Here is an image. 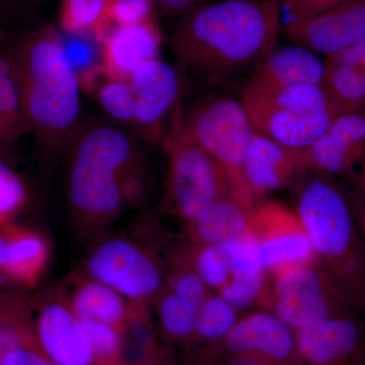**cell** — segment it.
<instances>
[{
    "label": "cell",
    "instance_id": "cell-1",
    "mask_svg": "<svg viewBox=\"0 0 365 365\" xmlns=\"http://www.w3.org/2000/svg\"><path fill=\"white\" fill-rule=\"evenodd\" d=\"M282 25L281 0H218L180 16L168 45L199 76H225L256 67L277 46Z\"/></svg>",
    "mask_w": 365,
    "mask_h": 365
},
{
    "label": "cell",
    "instance_id": "cell-2",
    "mask_svg": "<svg viewBox=\"0 0 365 365\" xmlns=\"http://www.w3.org/2000/svg\"><path fill=\"white\" fill-rule=\"evenodd\" d=\"M143 190V155L129 134L104 124L79 134L67 175V197L78 222L105 225Z\"/></svg>",
    "mask_w": 365,
    "mask_h": 365
},
{
    "label": "cell",
    "instance_id": "cell-3",
    "mask_svg": "<svg viewBox=\"0 0 365 365\" xmlns=\"http://www.w3.org/2000/svg\"><path fill=\"white\" fill-rule=\"evenodd\" d=\"M26 127L45 150L71 135L81 112V81L67 61L61 35L52 26L26 38L13 64Z\"/></svg>",
    "mask_w": 365,
    "mask_h": 365
},
{
    "label": "cell",
    "instance_id": "cell-4",
    "mask_svg": "<svg viewBox=\"0 0 365 365\" xmlns=\"http://www.w3.org/2000/svg\"><path fill=\"white\" fill-rule=\"evenodd\" d=\"M327 176L307 172L299 178L295 212L338 294L365 311V246L355 215Z\"/></svg>",
    "mask_w": 365,
    "mask_h": 365
},
{
    "label": "cell",
    "instance_id": "cell-5",
    "mask_svg": "<svg viewBox=\"0 0 365 365\" xmlns=\"http://www.w3.org/2000/svg\"><path fill=\"white\" fill-rule=\"evenodd\" d=\"M241 103L257 131L297 150L309 148L336 118L322 86H272L251 79Z\"/></svg>",
    "mask_w": 365,
    "mask_h": 365
},
{
    "label": "cell",
    "instance_id": "cell-6",
    "mask_svg": "<svg viewBox=\"0 0 365 365\" xmlns=\"http://www.w3.org/2000/svg\"><path fill=\"white\" fill-rule=\"evenodd\" d=\"M180 129L225 170L241 200L251 207L258 204L244 177L245 158L256 129L241 102L222 96L206 98L182 115Z\"/></svg>",
    "mask_w": 365,
    "mask_h": 365
},
{
    "label": "cell",
    "instance_id": "cell-7",
    "mask_svg": "<svg viewBox=\"0 0 365 365\" xmlns=\"http://www.w3.org/2000/svg\"><path fill=\"white\" fill-rule=\"evenodd\" d=\"M162 145L168 157L165 204L186 225L216 200L237 196L225 170L180 126Z\"/></svg>",
    "mask_w": 365,
    "mask_h": 365
},
{
    "label": "cell",
    "instance_id": "cell-8",
    "mask_svg": "<svg viewBox=\"0 0 365 365\" xmlns=\"http://www.w3.org/2000/svg\"><path fill=\"white\" fill-rule=\"evenodd\" d=\"M262 309L270 312L294 331L359 312L338 294L317 258L269 275Z\"/></svg>",
    "mask_w": 365,
    "mask_h": 365
},
{
    "label": "cell",
    "instance_id": "cell-9",
    "mask_svg": "<svg viewBox=\"0 0 365 365\" xmlns=\"http://www.w3.org/2000/svg\"><path fill=\"white\" fill-rule=\"evenodd\" d=\"M88 278L116 290L132 304H150L162 292L168 273L157 254L127 237H112L91 251Z\"/></svg>",
    "mask_w": 365,
    "mask_h": 365
},
{
    "label": "cell",
    "instance_id": "cell-10",
    "mask_svg": "<svg viewBox=\"0 0 365 365\" xmlns=\"http://www.w3.org/2000/svg\"><path fill=\"white\" fill-rule=\"evenodd\" d=\"M227 360L264 365H304L294 331L265 309L242 317L220 344L193 359L196 364Z\"/></svg>",
    "mask_w": 365,
    "mask_h": 365
},
{
    "label": "cell",
    "instance_id": "cell-11",
    "mask_svg": "<svg viewBox=\"0 0 365 365\" xmlns=\"http://www.w3.org/2000/svg\"><path fill=\"white\" fill-rule=\"evenodd\" d=\"M250 230L268 275L316 258L297 212L282 204L267 200L256 204L252 209Z\"/></svg>",
    "mask_w": 365,
    "mask_h": 365
},
{
    "label": "cell",
    "instance_id": "cell-12",
    "mask_svg": "<svg viewBox=\"0 0 365 365\" xmlns=\"http://www.w3.org/2000/svg\"><path fill=\"white\" fill-rule=\"evenodd\" d=\"M129 83L135 100L134 122L148 129L151 136L163 143L169 137L165 129L167 122L176 130L181 123L182 74L176 67L158 58L138 67Z\"/></svg>",
    "mask_w": 365,
    "mask_h": 365
},
{
    "label": "cell",
    "instance_id": "cell-13",
    "mask_svg": "<svg viewBox=\"0 0 365 365\" xmlns=\"http://www.w3.org/2000/svg\"><path fill=\"white\" fill-rule=\"evenodd\" d=\"M360 312L294 331L304 365H365V323Z\"/></svg>",
    "mask_w": 365,
    "mask_h": 365
},
{
    "label": "cell",
    "instance_id": "cell-14",
    "mask_svg": "<svg viewBox=\"0 0 365 365\" xmlns=\"http://www.w3.org/2000/svg\"><path fill=\"white\" fill-rule=\"evenodd\" d=\"M284 33L294 44L335 54L365 40V0H345L309 20L284 24Z\"/></svg>",
    "mask_w": 365,
    "mask_h": 365
},
{
    "label": "cell",
    "instance_id": "cell-15",
    "mask_svg": "<svg viewBox=\"0 0 365 365\" xmlns=\"http://www.w3.org/2000/svg\"><path fill=\"white\" fill-rule=\"evenodd\" d=\"M307 173L302 150H294L255 131L244 162V177L257 203L266 195L299 181Z\"/></svg>",
    "mask_w": 365,
    "mask_h": 365
},
{
    "label": "cell",
    "instance_id": "cell-16",
    "mask_svg": "<svg viewBox=\"0 0 365 365\" xmlns=\"http://www.w3.org/2000/svg\"><path fill=\"white\" fill-rule=\"evenodd\" d=\"M40 351L54 365H96L81 319L68 302L52 300L40 311L36 324Z\"/></svg>",
    "mask_w": 365,
    "mask_h": 365
},
{
    "label": "cell",
    "instance_id": "cell-17",
    "mask_svg": "<svg viewBox=\"0 0 365 365\" xmlns=\"http://www.w3.org/2000/svg\"><path fill=\"white\" fill-rule=\"evenodd\" d=\"M104 71L110 78L129 81L138 67L160 58L162 34L153 18L116 26L103 37Z\"/></svg>",
    "mask_w": 365,
    "mask_h": 365
},
{
    "label": "cell",
    "instance_id": "cell-18",
    "mask_svg": "<svg viewBox=\"0 0 365 365\" xmlns=\"http://www.w3.org/2000/svg\"><path fill=\"white\" fill-rule=\"evenodd\" d=\"M326 61L318 53L294 44L275 48L257 64L252 81L272 86L323 85Z\"/></svg>",
    "mask_w": 365,
    "mask_h": 365
},
{
    "label": "cell",
    "instance_id": "cell-19",
    "mask_svg": "<svg viewBox=\"0 0 365 365\" xmlns=\"http://www.w3.org/2000/svg\"><path fill=\"white\" fill-rule=\"evenodd\" d=\"M237 196H227L207 206L187 225L190 242L223 247L248 235L252 209Z\"/></svg>",
    "mask_w": 365,
    "mask_h": 365
},
{
    "label": "cell",
    "instance_id": "cell-20",
    "mask_svg": "<svg viewBox=\"0 0 365 365\" xmlns=\"http://www.w3.org/2000/svg\"><path fill=\"white\" fill-rule=\"evenodd\" d=\"M79 319L101 322L122 330L131 312L132 302L116 290L97 280L78 283L67 300Z\"/></svg>",
    "mask_w": 365,
    "mask_h": 365
},
{
    "label": "cell",
    "instance_id": "cell-21",
    "mask_svg": "<svg viewBox=\"0 0 365 365\" xmlns=\"http://www.w3.org/2000/svg\"><path fill=\"white\" fill-rule=\"evenodd\" d=\"M122 333V365H158L169 354L158 344L150 304H132Z\"/></svg>",
    "mask_w": 365,
    "mask_h": 365
},
{
    "label": "cell",
    "instance_id": "cell-22",
    "mask_svg": "<svg viewBox=\"0 0 365 365\" xmlns=\"http://www.w3.org/2000/svg\"><path fill=\"white\" fill-rule=\"evenodd\" d=\"M322 88L334 108L336 102L348 107L365 101V62L348 48L329 55Z\"/></svg>",
    "mask_w": 365,
    "mask_h": 365
},
{
    "label": "cell",
    "instance_id": "cell-23",
    "mask_svg": "<svg viewBox=\"0 0 365 365\" xmlns=\"http://www.w3.org/2000/svg\"><path fill=\"white\" fill-rule=\"evenodd\" d=\"M241 318L239 309L210 292L197 314L195 330L186 348L192 359L202 356L220 344Z\"/></svg>",
    "mask_w": 365,
    "mask_h": 365
},
{
    "label": "cell",
    "instance_id": "cell-24",
    "mask_svg": "<svg viewBox=\"0 0 365 365\" xmlns=\"http://www.w3.org/2000/svg\"><path fill=\"white\" fill-rule=\"evenodd\" d=\"M153 302L163 336L169 342L186 349L195 330L198 312L180 299L167 284Z\"/></svg>",
    "mask_w": 365,
    "mask_h": 365
},
{
    "label": "cell",
    "instance_id": "cell-25",
    "mask_svg": "<svg viewBox=\"0 0 365 365\" xmlns=\"http://www.w3.org/2000/svg\"><path fill=\"white\" fill-rule=\"evenodd\" d=\"M359 148L327 130L309 148L302 150L304 168L307 172L343 174L349 169Z\"/></svg>",
    "mask_w": 365,
    "mask_h": 365
},
{
    "label": "cell",
    "instance_id": "cell-26",
    "mask_svg": "<svg viewBox=\"0 0 365 365\" xmlns=\"http://www.w3.org/2000/svg\"><path fill=\"white\" fill-rule=\"evenodd\" d=\"M61 36L64 54L81 83L88 86L101 71H104V48L95 33H66Z\"/></svg>",
    "mask_w": 365,
    "mask_h": 365
},
{
    "label": "cell",
    "instance_id": "cell-27",
    "mask_svg": "<svg viewBox=\"0 0 365 365\" xmlns=\"http://www.w3.org/2000/svg\"><path fill=\"white\" fill-rule=\"evenodd\" d=\"M190 267L211 292L217 294L230 278V265L223 247L190 242L186 249Z\"/></svg>",
    "mask_w": 365,
    "mask_h": 365
},
{
    "label": "cell",
    "instance_id": "cell-28",
    "mask_svg": "<svg viewBox=\"0 0 365 365\" xmlns=\"http://www.w3.org/2000/svg\"><path fill=\"white\" fill-rule=\"evenodd\" d=\"M109 0H63L61 26L66 33L97 34Z\"/></svg>",
    "mask_w": 365,
    "mask_h": 365
},
{
    "label": "cell",
    "instance_id": "cell-29",
    "mask_svg": "<svg viewBox=\"0 0 365 365\" xmlns=\"http://www.w3.org/2000/svg\"><path fill=\"white\" fill-rule=\"evenodd\" d=\"M47 255V246L39 235H21L9 242L6 270L31 277L43 267Z\"/></svg>",
    "mask_w": 365,
    "mask_h": 365
},
{
    "label": "cell",
    "instance_id": "cell-30",
    "mask_svg": "<svg viewBox=\"0 0 365 365\" xmlns=\"http://www.w3.org/2000/svg\"><path fill=\"white\" fill-rule=\"evenodd\" d=\"M268 285L267 272L230 276L217 294L239 309L254 304L262 307L267 295Z\"/></svg>",
    "mask_w": 365,
    "mask_h": 365
},
{
    "label": "cell",
    "instance_id": "cell-31",
    "mask_svg": "<svg viewBox=\"0 0 365 365\" xmlns=\"http://www.w3.org/2000/svg\"><path fill=\"white\" fill-rule=\"evenodd\" d=\"M81 323L90 341L96 365H122L121 330L91 319H83Z\"/></svg>",
    "mask_w": 365,
    "mask_h": 365
},
{
    "label": "cell",
    "instance_id": "cell-32",
    "mask_svg": "<svg viewBox=\"0 0 365 365\" xmlns=\"http://www.w3.org/2000/svg\"><path fill=\"white\" fill-rule=\"evenodd\" d=\"M98 98L104 111L113 119L121 122L134 121L135 100L129 81L110 78L98 90Z\"/></svg>",
    "mask_w": 365,
    "mask_h": 365
},
{
    "label": "cell",
    "instance_id": "cell-33",
    "mask_svg": "<svg viewBox=\"0 0 365 365\" xmlns=\"http://www.w3.org/2000/svg\"><path fill=\"white\" fill-rule=\"evenodd\" d=\"M25 197L23 182L0 155V216L16 210Z\"/></svg>",
    "mask_w": 365,
    "mask_h": 365
},
{
    "label": "cell",
    "instance_id": "cell-34",
    "mask_svg": "<svg viewBox=\"0 0 365 365\" xmlns=\"http://www.w3.org/2000/svg\"><path fill=\"white\" fill-rule=\"evenodd\" d=\"M345 0H281L283 23H297L342 4Z\"/></svg>",
    "mask_w": 365,
    "mask_h": 365
},
{
    "label": "cell",
    "instance_id": "cell-35",
    "mask_svg": "<svg viewBox=\"0 0 365 365\" xmlns=\"http://www.w3.org/2000/svg\"><path fill=\"white\" fill-rule=\"evenodd\" d=\"M328 131L350 145L359 148L365 141V117L355 113H345L333 120Z\"/></svg>",
    "mask_w": 365,
    "mask_h": 365
},
{
    "label": "cell",
    "instance_id": "cell-36",
    "mask_svg": "<svg viewBox=\"0 0 365 365\" xmlns=\"http://www.w3.org/2000/svg\"><path fill=\"white\" fill-rule=\"evenodd\" d=\"M0 365H53L40 350L32 345L16 348L0 360Z\"/></svg>",
    "mask_w": 365,
    "mask_h": 365
},
{
    "label": "cell",
    "instance_id": "cell-37",
    "mask_svg": "<svg viewBox=\"0 0 365 365\" xmlns=\"http://www.w3.org/2000/svg\"><path fill=\"white\" fill-rule=\"evenodd\" d=\"M28 338L21 329L0 321V360L19 347L29 346Z\"/></svg>",
    "mask_w": 365,
    "mask_h": 365
},
{
    "label": "cell",
    "instance_id": "cell-38",
    "mask_svg": "<svg viewBox=\"0 0 365 365\" xmlns=\"http://www.w3.org/2000/svg\"><path fill=\"white\" fill-rule=\"evenodd\" d=\"M208 0H151V4L170 16H179L189 13L197 7L208 4Z\"/></svg>",
    "mask_w": 365,
    "mask_h": 365
},
{
    "label": "cell",
    "instance_id": "cell-39",
    "mask_svg": "<svg viewBox=\"0 0 365 365\" xmlns=\"http://www.w3.org/2000/svg\"><path fill=\"white\" fill-rule=\"evenodd\" d=\"M9 265V242L0 235V268L6 269Z\"/></svg>",
    "mask_w": 365,
    "mask_h": 365
},
{
    "label": "cell",
    "instance_id": "cell-40",
    "mask_svg": "<svg viewBox=\"0 0 365 365\" xmlns=\"http://www.w3.org/2000/svg\"><path fill=\"white\" fill-rule=\"evenodd\" d=\"M355 220H356L357 227H359L360 235H361L365 246V208L361 209L359 215H355Z\"/></svg>",
    "mask_w": 365,
    "mask_h": 365
},
{
    "label": "cell",
    "instance_id": "cell-41",
    "mask_svg": "<svg viewBox=\"0 0 365 365\" xmlns=\"http://www.w3.org/2000/svg\"><path fill=\"white\" fill-rule=\"evenodd\" d=\"M196 365H264L256 362L239 361V360H227V361L209 362V364H199Z\"/></svg>",
    "mask_w": 365,
    "mask_h": 365
},
{
    "label": "cell",
    "instance_id": "cell-42",
    "mask_svg": "<svg viewBox=\"0 0 365 365\" xmlns=\"http://www.w3.org/2000/svg\"><path fill=\"white\" fill-rule=\"evenodd\" d=\"M160 365H177V364H175V362L173 361L172 359H170V355H168V356L165 357V359H163L162 362H160Z\"/></svg>",
    "mask_w": 365,
    "mask_h": 365
},
{
    "label": "cell",
    "instance_id": "cell-43",
    "mask_svg": "<svg viewBox=\"0 0 365 365\" xmlns=\"http://www.w3.org/2000/svg\"><path fill=\"white\" fill-rule=\"evenodd\" d=\"M4 37H6V35H4V31L0 29V45H1V43L4 42Z\"/></svg>",
    "mask_w": 365,
    "mask_h": 365
},
{
    "label": "cell",
    "instance_id": "cell-44",
    "mask_svg": "<svg viewBox=\"0 0 365 365\" xmlns=\"http://www.w3.org/2000/svg\"><path fill=\"white\" fill-rule=\"evenodd\" d=\"M362 184H364V191H365V170H364V177H362Z\"/></svg>",
    "mask_w": 365,
    "mask_h": 365
},
{
    "label": "cell",
    "instance_id": "cell-45",
    "mask_svg": "<svg viewBox=\"0 0 365 365\" xmlns=\"http://www.w3.org/2000/svg\"><path fill=\"white\" fill-rule=\"evenodd\" d=\"M53 365H54V364H53Z\"/></svg>",
    "mask_w": 365,
    "mask_h": 365
}]
</instances>
